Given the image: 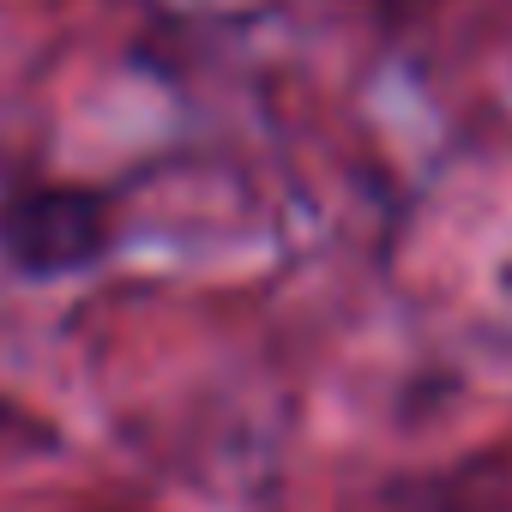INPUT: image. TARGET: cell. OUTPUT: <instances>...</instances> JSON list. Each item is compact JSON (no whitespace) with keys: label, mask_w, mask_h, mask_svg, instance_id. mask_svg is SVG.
I'll use <instances>...</instances> for the list:
<instances>
[{"label":"cell","mask_w":512,"mask_h":512,"mask_svg":"<svg viewBox=\"0 0 512 512\" xmlns=\"http://www.w3.org/2000/svg\"><path fill=\"white\" fill-rule=\"evenodd\" d=\"M121 211L91 181H25L0 199V253L25 278H67L115 247Z\"/></svg>","instance_id":"obj_1"},{"label":"cell","mask_w":512,"mask_h":512,"mask_svg":"<svg viewBox=\"0 0 512 512\" xmlns=\"http://www.w3.org/2000/svg\"><path fill=\"white\" fill-rule=\"evenodd\" d=\"M374 7H380L386 19H404V13H416V7H422V0H374Z\"/></svg>","instance_id":"obj_2"}]
</instances>
